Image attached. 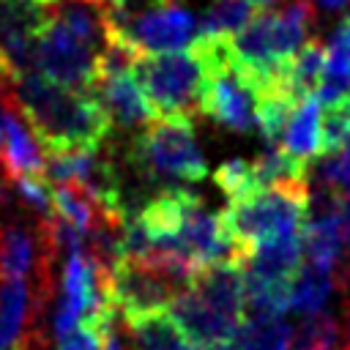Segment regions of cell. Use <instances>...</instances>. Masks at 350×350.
<instances>
[{"label": "cell", "instance_id": "2e32d148", "mask_svg": "<svg viewBox=\"0 0 350 350\" xmlns=\"http://www.w3.org/2000/svg\"><path fill=\"white\" fill-rule=\"evenodd\" d=\"M254 11L246 0H216L208 5V11L200 19L197 38L205 41H227L235 33H241L252 22Z\"/></svg>", "mask_w": 350, "mask_h": 350}, {"label": "cell", "instance_id": "d4e9b609", "mask_svg": "<svg viewBox=\"0 0 350 350\" xmlns=\"http://www.w3.org/2000/svg\"><path fill=\"white\" fill-rule=\"evenodd\" d=\"M5 142V104L0 101V148Z\"/></svg>", "mask_w": 350, "mask_h": 350}, {"label": "cell", "instance_id": "3957f363", "mask_svg": "<svg viewBox=\"0 0 350 350\" xmlns=\"http://www.w3.org/2000/svg\"><path fill=\"white\" fill-rule=\"evenodd\" d=\"M131 68L156 118H191L194 120L197 115H202L208 57L197 41L189 49L142 55L134 60Z\"/></svg>", "mask_w": 350, "mask_h": 350}, {"label": "cell", "instance_id": "44dd1931", "mask_svg": "<svg viewBox=\"0 0 350 350\" xmlns=\"http://www.w3.org/2000/svg\"><path fill=\"white\" fill-rule=\"evenodd\" d=\"M317 180L342 194L350 189V139L317 164Z\"/></svg>", "mask_w": 350, "mask_h": 350}, {"label": "cell", "instance_id": "7c38bea8", "mask_svg": "<svg viewBox=\"0 0 350 350\" xmlns=\"http://www.w3.org/2000/svg\"><path fill=\"white\" fill-rule=\"evenodd\" d=\"M123 325L129 331L134 350H200L183 336V331L167 312H153L145 317L123 320Z\"/></svg>", "mask_w": 350, "mask_h": 350}, {"label": "cell", "instance_id": "ac0fdd59", "mask_svg": "<svg viewBox=\"0 0 350 350\" xmlns=\"http://www.w3.org/2000/svg\"><path fill=\"white\" fill-rule=\"evenodd\" d=\"M115 314L118 312L82 317L71 331L55 336V350H107L109 334L115 331Z\"/></svg>", "mask_w": 350, "mask_h": 350}, {"label": "cell", "instance_id": "e0dca14e", "mask_svg": "<svg viewBox=\"0 0 350 350\" xmlns=\"http://www.w3.org/2000/svg\"><path fill=\"white\" fill-rule=\"evenodd\" d=\"M323 74H325V44L320 38H309L287 60V82L298 96H312Z\"/></svg>", "mask_w": 350, "mask_h": 350}, {"label": "cell", "instance_id": "484cf974", "mask_svg": "<svg viewBox=\"0 0 350 350\" xmlns=\"http://www.w3.org/2000/svg\"><path fill=\"white\" fill-rule=\"evenodd\" d=\"M249 5H257V8H271L273 3H279V0H246Z\"/></svg>", "mask_w": 350, "mask_h": 350}, {"label": "cell", "instance_id": "d6986e66", "mask_svg": "<svg viewBox=\"0 0 350 350\" xmlns=\"http://www.w3.org/2000/svg\"><path fill=\"white\" fill-rule=\"evenodd\" d=\"M323 153L339 150L350 139V96H342L323 109Z\"/></svg>", "mask_w": 350, "mask_h": 350}, {"label": "cell", "instance_id": "ba28073f", "mask_svg": "<svg viewBox=\"0 0 350 350\" xmlns=\"http://www.w3.org/2000/svg\"><path fill=\"white\" fill-rule=\"evenodd\" d=\"M191 290L208 301L213 309L232 320H243L246 314V284H243V265L235 260H219L194 271Z\"/></svg>", "mask_w": 350, "mask_h": 350}, {"label": "cell", "instance_id": "6da1fadb", "mask_svg": "<svg viewBox=\"0 0 350 350\" xmlns=\"http://www.w3.org/2000/svg\"><path fill=\"white\" fill-rule=\"evenodd\" d=\"M16 101L44 153L93 150L112 131V118L98 93L63 88L38 71H25L16 79Z\"/></svg>", "mask_w": 350, "mask_h": 350}, {"label": "cell", "instance_id": "8992f818", "mask_svg": "<svg viewBox=\"0 0 350 350\" xmlns=\"http://www.w3.org/2000/svg\"><path fill=\"white\" fill-rule=\"evenodd\" d=\"M118 36L142 57L159 52H178L197 41L200 25L180 0H150L137 14L112 8Z\"/></svg>", "mask_w": 350, "mask_h": 350}, {"label": "cell", "instance_id": "30bf717a", "mask_svg": "<svg viewBox=\"0 0 350 350\" xmlns=\"http://www.w3.org/2000/svg\"><path fill=\"white\" fill-rule=\"evenodd\" d=\"M301 262H304V238H301V232H293V235H284V238L257 246L243 268L252 276L293 282Z\"/></svg>", "mask_w": 350, "mask_h": 350}, {"label": "cell", "instance_id": "7a4b0ae2", "mask_svg": "<svg viewBox=\"0 0 350 350\" xmlns=\"http://www.w3.org/2000/svg\"><path fill=\"white\" fill-rule=\"evenodd\" d=\"M309 208V180L276 183L254 189L238 200H227V208L219 213L224 235L230 238L241 265L252 252L276 238L304 230Z\"/></svg>", "mask_w": 350, "mask_h": 350}, {"label": "cell", "instance_id": "277c9868", "mask_svg": "<svg viewBox=\"0 0 350 350\" xmlns=\"http://www.w3.org/2000/svg\"><path fill=\"white\" fill-rule=\"evenodd\" d=\"M129 159L148 180H202L208 175V161L197 145L191 118H156L131 142Z\"/></svg>", "mask_w": 350, "mask_h": 350}, {"label": "cell", "instance_id": "603a6c76", "mask_svg": "<svg viewBox=\"0 0 350 350\" xmlns=\"http://www.w3.org/2000/svg\"><path fill=\"white\" fill-rule=\"evenodd\" d=\"M342 224L350 227V189L342 194Z\"/></svg>", "mask_w": 350, "mask_h": 350}, {"label": "cell", "instance_id": "f1b7e54d", "mask_svg": "<svg viewBox=\"0 0 350 350\" xmlns=\"http://www.w3.org/2000/svg\"><path fill=\"white\" fill-rule=\"evenodd\" d=\"M347 22H350V16H347Z\"/></svg>", "mask_w": 350, "mask_h": 350}, {"label": "cell", "instance_id": "cb8c5ba5", "mask_svg": "<svg viewBox=\"0 0 350 350\" xmlns=\"http://www.w3.org/2000/svg\"><path fill=\"white\" fill-rule=\"evenodd\" d=\"M345 342L350 350V298H345Z\"/></svg>", "mask_w": 350, "mask_h": 350}, {"label": "cell", "instance_id": "4fadbf2b", "mask_svg": "<svg viewBox=\"0 0 350 350\" xmlns=\"http://www.w3.org/2000/svg\"><path fill=\"white\" fill-rule=\"evenodd\" d=\"M293 328L282 314H243L227 350H290Z\"/></svg>", "mask_w": 350, "mask_h": 350}, {"label": "cell", "instance_id": "8fae6325", "mask_svg": "<svg viewBox=\"0 0 350 350\" xmlns=\"http://www.w3.org/2000/svg\"><path fill=\"white\" fill-rule=\"evenodd\" d=\"M304 260L325 268L339 276L342 268V252H345V224L342 216H323V219H306L304 230Z\"/></svg>", "mask_w": 350, "mask_h": 350}, {"label": "cell", "instance_id": "5bb4252c", "mask_svg": "<svg viewBox=\"0 0 350 350\" xmlns=\"http://www.w3.org/2000/svg\"><path fill=\"white\" fill-rule=\"evenodd\" d=\"M290 350H347L342 317L328 309L304 314L293 328Z\"/></svg>", "mask_w": 350, "mask_h": 350}, {"label": "cell", "instance_id": "9c48e42d", "mask_svg": "<svg viewBox=\"0 0 350 350\" xmlns=\"http://www.w3.org/2000/svg\"><path fill=\"white\" fill-rule=\"evenodd\" d=\"M323 104L317 101V96H304L293 115H290V123L284 129V137H282V148L301 159V161H312L314 156L323 153Z\"/></svg>", "mask_w": 350, "mask_h": 350}, {"label": "cell", "instance_id": "7402d4cb", "mask_svg": "<svg viewBox=\"0 0 350 350\" xmlns=\"http://www.w3.org/2000/svg\"><path fill=\"white\" fill-rule=\"evenodd\" d=\"M314 3H317L323 11H342L350 0H314Z\"/></svg>", "mask_w": 350, "mask_h": 350}, {"label": "cell", "instance_id": "83f0119b", "mask_svg": "<svg viewBox=\"0 0 350 350\" xmlns=\"http://www.w3.org/2000/svg\"><path fill=\"white\" fill-rule=\"evenodd\" d=\"M36 3H38V5H44V8H46V5H55V3H57V0H36Z\"/></svg>", "mask_w": 350, "mask_h": 350}, {"label": "cell", "instance_id": "5b68a950", "mask_svg": "<svg viewBox=\"0 0 350 350\" xmlns=\"http://www.w3.org/2000/svg\"><path fill=\"white\" fill-rule=\"evenodd\" d=\"M98 68L101 52L79 38L52 8H46L33 46V71L63 88L96 93Z\"/></svg>", "mask_w": 350, "mask_h": 350}, {"label": "cell", "instance_id": "52a82bcc", "mask_svg": "<svg viewBox=\"0 0 350 350\" xmlns=\"http://www.w3.org/2000/svg\"><path fill=\"white\" fill-rule=\"evenodd\" d=\"M170 314L178 323V328L183 331V336L191 345H197L200 350H227V345L238 328V320L213 309L191 287L183 290L170 304Z\"/></svg>", "mask_w": 350, "mask_h": 350}, {"label": "cell", "instance_id": "4316f807", "mask_svg": "<svg viewBox=\"0 0 350 350\" xmlns=\"http://www.w3.org/2000/svg\"><path fill=\"white\" fill-rule=\"evenodd\" d=\"M129 0H109V8H123Z\"/></svg>", "mask_w": 350, "mask_h": 350}, {"label": "cell", "instance_id": "9a60e30c", "mask_svg": "<svg viewBox=\"0 0 350 350\" xmlns=\"http://www.w3.org/2000/svg\"><path fill=\"white\" fill-rule=\"evenodd\" d=\"M334 290H339L334 273L309 262V260H304L298 273L293 276V309L298 314L320 312V309H325Z\"/></svg>", "mask_w": 350, "mask_h": 350}, {"label": "cell", "instance_id": "ffe728a7", "mask_svg": "<svg viewBox=\"0 0 350 350\" xmlns=\"http://www.w3.org/2000/svg\"><path fill=\"white\" fill-rule=\"evenodd\" d=\"M213 183H216V189L227 200H238V197L254 191L252 161H246V159H227V161H221L216 167V172H213Z\"/></svg>", "mask_w": 350, "mask_h": 350}]
</instances>
